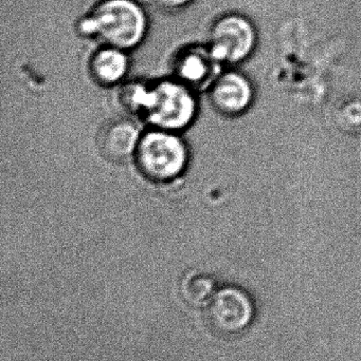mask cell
I'll return each mask as SVG.
<instances>
[{
  "mask_svg": "<svg viewBox=\"0 0 361 361\" xmlns=\"http://www.w3.org/2000/svg\"><path fill=\"white\" fill-rule=\"evenodd\" d=\"M142 133L134 121L127 118H112L100 128L97 148L108 161L125 162L134 159Z\"/></svg>",
  "mask_w": 361,
  "mask_h": 361,
  "instance_id": "cell-7",
  "label": "cell"
},
{
  "mask_svg": "<svg viewBox=\"0 0 361 361\" xmlns=\"http://www.w3.org/2000/svg\"><path fill=\"white\" fill-rule=\"evenodd\" d=\"M133 160L146 179L167 184L186 173L190 152L180 133L150 127L142 133Z\"/></svg>",
  "mask_w": 361,
  "mask_h": 361,
  "instance_id": "cell-1",
  "label": "cell"
},
{
  "mask_svg": "<svg viewBox=\"0 0 361 361\" xmlns=\"http://www.w3.org/2000/svg\"><path fill=\"white\" fill-rule=\"evenodd\" d=\"M82 27L85 33L97 36L106 46L127 51L146 36V17L133 0H104Z\"/></svg>",
  "mask_w": 361,
  "mask_h": 361,
  "instance_id": "cell-3",
  "label": "cell"
},
{
  "mask_svg": "<svg viewBox=\"0 0 361 361\" xmlns=\"http://www.w3.org/2000/svg\"><path fill=\"white\" fill-rule=\"evenodd\" d=\"M210 104L220 116L237 118L254 105L256 90L245 74L235 70L222 72L208 89Z\"/></svg>",
  "mask_w": 361,
  "mask_h": 361,
  "instance_id": "cell-6",
  "label": "cell"
},
{
  "mask_svg": "<svg viewBox=\"0 0 361 361\" xmlns=\"http://www.w3.org/2000/svg\"><path fill=\"white\" fill-rule=\"evenodd\" d=\"M215 293V281L213 278L206 274H189L182 282V294L184 299L195 307L208 305Z\"/></svg>",
  "mask_w": 361,
  "mask_h": 361,
  "instance_id": "cell-10",
  "label": "cell"
},
{
  "mask_svg": "<svg viewBox=\"0 0 361 361\" xmlns=\"http://www.w3.org/2000/svg\"><path fill=\"white\" fill-rule=\"evenodd\" d=\"M150 85L131 82L123 85L118 93V102L121 107L134 116H141L146 104Z\"/></svg>",
  "mask_w": 361,
  "mask_h": 361,
  "instance_id": "cell-11",
  "label": "cell"
},
{
  "mask_svg": "<svg viewBox=\"0 0 361 361\" xmlns=\"http://www.w3.org/2000/svg\"><path fill=\"white\" fill-rule=\"evenodd\" d=\"M207 317L216 332L239 334L249 328L254 320V301L242 288L226 286L216 290L208 303Z\"/></svg>",
  "mask_w": 361,
  "mask_h": 361,
  "instance_id": "cell-5",
  "label": "cell"
},
{
  "mask_svg": "<svg viewBox=\"0 0 361 361\" xmlns=\"http://www.w3.org/2000/svg\"><path fill=\"white\" fill-rule=\"evenodd\" d=\"M152 1L159 8L172 10V8H182V6H186L191 0H152Z\"/></svg>",
  "mask_w": 361,
  "mask_h": 361,
  "instance_id": "cell-12",
  "label": "cell"
},
{
  "mask_svg": "<svg viewBox=\"0 0 361 361\" xmlns=\"http://www.w3.org/2000/svg\"><path fill=\"white\" fill-rule=\"evenodd\" d=\"M129 63L125 51L106 47L97 51L89 63L91 78L102 87L122 84L129 73Z\"/></svg>",
  "mask_w": 361,
  "mask_h": 361,
  "instance_id": "cell-9",
  "label": "cell"
},
{
  "mask_svg": "<svg viewBox=\"0 0 361 361\" xmlns=\"http://www.w3.org/2000/svg\"><path fill=\"white\" fill-rule=\"evenodd\" d=\"M256 44V29L249 19L241 15L223 17L212 27L209 50L222 65L243 63Z\"/></svg>",
  "mask_w": 361,
  "mask_h": 361,
  "instance_id": "cell-4",
  "label": "cell"
},
{
  "mask_svg": "<svg viewBox=\"0 0 361 361\" xmlns=\"http://www.w3.org/2000/svg\"><path fill=\"white\" fill-rule=\"evenodd\" d=\"M220 66L210 50H189L176 61L175 78L194 91H208L222 73Z\"/></svg>",
  "mask_w": 361,
  "mask_h": 361,
  "instance_id": "cell-8",
  "label": "cell"
},
{
  "mask_svg": "<svg viewBox=\"0 0 361 361\" xmlns=\"http://www.w3.org/2000/svg\"><path fill=\"white\" fill-rule=\"evenodd\" d=\"M197 114L196 91L172 78L150 85L140 118L152 128L182 133L194 123Z\"/></svg>",
  "mask_w": 361,
  "mask_h": 361,
  "instance_id": "cell-2",
  "label": "cell"
}]
</instances>
